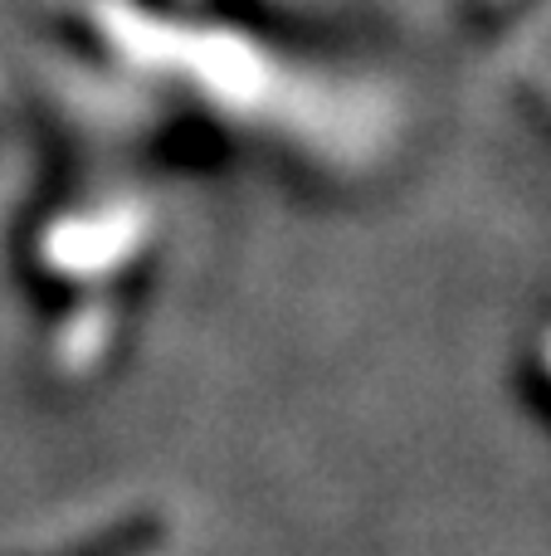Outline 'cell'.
<instances>
[{
	"mask_svg": "<svg viewBox=\"0 0 551 556\" xmlns=\"http://www.w3.org/2000/svg\"><path fill=\"white\" fill-rule=\"evenodd\" d=\"M156 49L181 68L195 93L210 98V108L259 123L269 132H289L298 142H367L381 123V108L371 93L351 84H332L322 68L298 64L293 54L254 39V29H234L220 20H156Z\"/></svg>",
	"mask_w": 551,
	"mask_h": 556,
	"instance_id": "obj_1",
	"label": "cell"
}]
</instances>
